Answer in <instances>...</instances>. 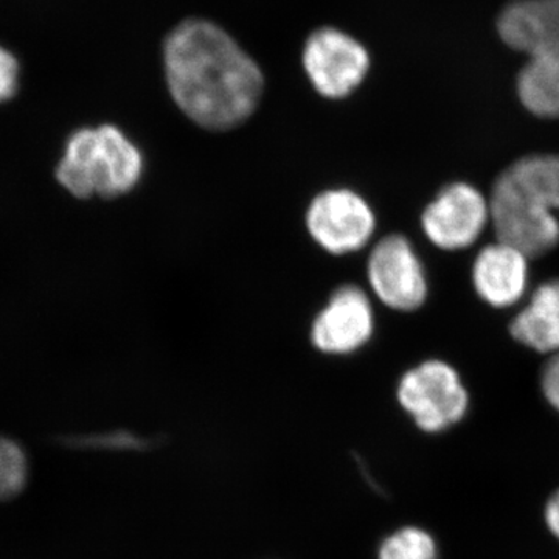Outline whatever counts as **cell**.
<instances>
[{
    "label": "cell",
    "instance_id": "obj_1",
    "mask_svg": "<svg viewBox=\"0 0 559 559\" xmlns=\"http://www.w3.org/2000/svg\"><path fill=\"white\" fill-rule=\"evenodd\" d=\"M168 91L198 127L229 131L255 112L263 94L257 62L216 24L180 22L164 44Z\"/></svg>",
    "mask_w": 559,
    "mask_h": 559
},
{
    "label": "cell",
    "instance_id": "obj_2",
    "mask_svg": "<svg viewBox=\"0 0 559 559\" xmlns=\"http://www.w3.org/2000/svg\"><path fill=\"white\" fill-rule=\"evenodd\" d=\"M142 175V153L116 124L73 132L57 168L58 182L80 200L123 197Z\"/></svg>",
    "mask_w": 559,
    "mask_h": 559
},
{
    "label": "cell",
    "instance_id": "obj_3",
    "mask_svg": "<svg viewBox=\"0 0 559 559\" xmlns=\"http://www.w3.org/2000/svg\"><path fill=\"white\" fill-rule=\"evenodd\" d=\"M396 399L415 426L426 433L454 428L469 409L468 390L454 367L425 360L401 377Z\"/></svg>",
    "mask_w": 559,
    "mask_h": 559
},
{
    "label": "cell",
    "instance_id": "obj_4",
    "mask_svg": "<svg viewBox=\"0 0 559 559\" xmlns=\"http://www.w3.org/2000/svg\"><path fill=\"white\" fill-rule=\"evenodd\" d=\"M489 209L498 240L522 250L530 259L546 255L559 245L557 213L530 200L506 173L492 187Z\"/></svg>",
    "mask_w": 559,
    "mask_h": 559
},
{
    "label": "cell",
    "instance_id": "obj_5",
    "mask_svg": "<svg viewBox=\"0 0 559 559\" xmlns=\"http://www.w3.org/2000/svg\"><path fill=\"white\" fill-rule=\"evenodd\" d=\"M310 237L331 255H347L369 245L377 218L369 202L349 189H330L311 201L305 218Z\"/></svg>",
    "mask_w": 559,
    "mask_h": 559
},
{
    "label": "cell",
    "instance_id": "obj_6",
    "mask_svg": "<svg viewBox=\"0 0 559 559\" xmlns=\"http://www.w3.org/2000/svg\"><path fill=\"white\" fill-rule=\"evenodd\" d=\"M304 68L322 97L341 100L358 90L370 69L369 51L336 28H320L305 44Z\"/></svg>",
    "mask_w": 559,
    "mask_h": 559
},
{
    "label": "cell",
    "instance_id": "obj_7",
    "mask_svg": "<svg viewBox=\"0 0 559 559\" xmlns=\"http://www.w3.org/2000/svg\"><path fill=\"white\" fill-rule=\"evenodd\" d=\"M370 288L390 310L417 311L428 299V278L417 250L403 235H389L367 261Z\"/></svg>",
    "mask_w": 559,
    "mask_h": 559
},
{
    "label": "cell",
    "instance_id": "obj_8",
    "mask_svg": "<svg viewBox=\"0 0 559 559\" xmlns=\"http://www.w3.org/2000/svg\"><path fill=\"white\" fill-rule=\"evenodd\" d=\"M489 223V200L466 182L444 187L421 215V229L428 240L450 252L471 248Z\"/></svg>",
    "mask_w": 559,
    "mask_h": 559
},
{
    "label": "cell",
    "instance_id": "obj_9",
    "mask_svg": "<svg viewBox=\"0 0 559 559\" xmlns=\"http://www.w3.org/2000/svg\"><path fill=\"white\" fill-rule=\"evenodd\" d=\"M374 333V312L366 290L344 285L331 294L316 316L311 342L325 355L344 356L358 352Z\"/></svg>",
    "mask_w": 559,
    "mask_h": 559
},
{
    "label": "cell",
    "instance_id": "obj_10",
    "mask_svg": "<svg viewBox=\"0 0 559 559\" xmlns=\"http://www.w3.org/2000/svg\"><path fill=\"white\" fill-rule=\"evenodd\" d=\"M498 32L528 60H559V0H513L500 13Z\"/></svg>",
    "mask_w": 559,
    "mask_h": 559
},
{
    "label": "cell",
    "instance_id": "obj_11",
    "mask_svg": "<svg viewBox=\"0 0 559 559\" xmlns=\"http://www.w3.org/2000/svg\"><path fill=\"white\" fill-rule=\"evenodd\" d=\"M530 257L503 241L485 246L473 266V283L481 300L492 308H510L528 286Z\"/></svg>",
    "mask_w": 559,
    "mask_h": 559
},
{
    "label": "cell",
    "instance_id": "obj_12",
    "mask_svg": "<svg viewBox=\"0 0 559 559\" xmlns=\"http://www.w3.org/2000/svg\"><path fill=\"white\" fill-rule=\"evenodd\" d=\"M511 336L543 355H559V278L543 283L510 325Z\"/></svg>",
    "mask_w": 559,
    "mask_h": 559
},
{
    "label": "cell",
    "instance_id": "obj_13",
    "mask_svg": "<svg viewBox=\"0 0 559 559\" xmlns=\"http://www.w3.org/2000/svg\"><path fill=\"white\" fill-rule=\"evenodd\" d=\"M507 178L549 212H559V154H533L507 168Z\"/></svg>",
    "mask_w": 559,
    "mask_h": 559
},
{
    "label": "cell",
    "instance_id": "obj_14",
    "mask_svg": "<svg viewBox=\"0 0 559 559\" xmlns=\"http://www.w3.org/2000/svg\"><path fill=\"white\" fill-rule=\"evenodd\" d=\"M518 95L540 119H559V60H528L518 76Z\"/></svg>",
    "mask_w": 559,
    "mask_h": 559
},
{
    "label": "cell",
    "instance_id": "obj_15",
    "mask_svg": "<svg viewBox=\"0 0 559 559\" xmlns=\"http://www.w3.org/2000/svg\"><path fill=\"white\" fill-rule=\"evenodd\" d=\"M377 559H439V547L425 528L407 525L382 539Z\"/></svg>",
    "mask_w": 559,
    "mask_h": 559
},
{
    "label": "cell",
    "instance_id": "obj_16",
    "mask_svg": "<svg viewBox=\"0 0 559 559\" xmlns=\"http://www.w3.org/2000/svg\"><path fill=\"white\" fill-rule=\"evenodd\" d=\"M28 462L16 441L0 436V502L16 498L27 485Z\"/></svg>",
    "mask_w": 559,
    "mask_h": 559
},
{
    "label": "cell",
    "instance_id": "obj_17",
    "mask_svg": "<svg viewBox=\"0 0 559 559\" xmlns=\"http://www.w3.org/2000/svg\"><path fill=\"white\" fill-rule=\"evenodd\" d=\"M20 61L7 47L0 46V103L10 100L20 87Z\"/></svg>",
    "mask_w": 559,
    "mask_h": 559
},
{
    "label": "cell",
    "instance_id": "obj_18",
    "mask_svg": "<svg viewBox=\"0 0 559 559\" xmlns=\"http://www.w3.org/2000/svg\"><path fill=\"white\" fill-rule=\"evenodd\" d=\"M544 396L559 412V355L551 356L540 377Z\"/></svg>",
    "mask_w": 559,
    "mask_h": 559
},
{
    "label": "cell",
    "instance_id": "obj_19",
    "mask_svg": "<svg viewBox=\"0 0 559 559\" xmlns=\"http://www.w3.org/2000/svg\"><path fill=\"white\" fill-rule=\"evenodd\" d=\"M546 524L551 535L559 539V489L546 506Z\"/></svg>",
    "mask_w": 559,
    "mask_h": 559
}]
</instances>
